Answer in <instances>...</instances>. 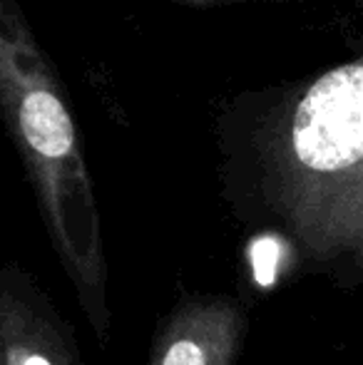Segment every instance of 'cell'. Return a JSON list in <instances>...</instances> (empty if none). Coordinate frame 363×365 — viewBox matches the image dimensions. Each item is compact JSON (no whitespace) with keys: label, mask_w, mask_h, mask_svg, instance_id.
Here are the masks:
<instances>
[{"label":"cell","mask_w":363,"mask_h":365,"mask_svg":"<svg viewBox=\"0 0 363 365\" xmlns=\"http://www.w3.org/2000/svg\"><path fill=\"white\" fill-rule=\"evenodd\" d=\"M259 226L296 266L346 291L363 279V68L349 63L314 82L284 135L259 154Z\"/></svg>","instance_id":"obj_1"},{"label":"cell","mask_w":363,"mask_h":365,"mask_svg":"<svg viewBox=\"0 0 363 365\" xmlns=\"http://www.w3.org/2000/svg\"><path fill=\"white\" fill-rule=\"evenodd\" d=\"M0 365H85L75 328L18 261L0 264Z\"/></svg>","instance_id":"obj_4"},{"label":"cell","mask_w":363,"mask_h":365,"mask_svg":"<svg viewBox=\"0 0 363 365\" xmlns=\"http://www.w3.org/2000/svg\"><path fill=\"white\" fill-rule=\"evenodd\" d=\"M249 326L234 293H184L157 323L145 365H237Z\"/></svg>","instance_id":"obj_3"},{"label":"cell","mask_w":363,"mask_h":365,"mask_svg":"<svg viewBox=\"0 0 363 365\" xmlns=\"http://www.w3.org/2000/svg\"><path fill=\"white\" fill-rule=\"evenodd\" d=\"M0 102L38 197L40 219L55 256L78 296L92 338H112L110 271L102 221L80 157L75 127L58 87L40 68L35 50L0 35Z\"/></svg>","instance_id":"obj_2"}]
</instances>
